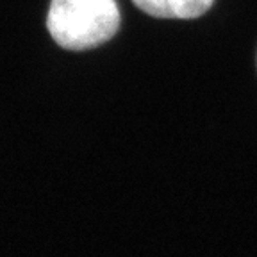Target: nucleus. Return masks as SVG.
<instances>
[{"instance_id": "f257e3e1", "label": "nucleus", "mask_w": 257, "mask_h": 257, "mask_svg": "<svg viewBox=\"0 0 257 257\" xmlns=\"http://www.w3.org/2000/svg\"><path fill=\"white\" fill-rule=\"evenodd\" d=\"M47 27L59 47L91 50L118 32L120 11L114 0H52Z\"/></svg>"}, {"instance_id": "f03ea898", "label": "nucleus", "mask_w": 257, "mask_h": 257, "mask_svg": "<svg viewBox=\"0 0 257 257\" xmlns=\"http://www.w3.org/2000/svg\"><path fill=\"white\" fill-rule=\"evenodd\" d=\"M134 6L154 18H198L207 13L214 0H133Z\"/></svg>"}]
</instances>
